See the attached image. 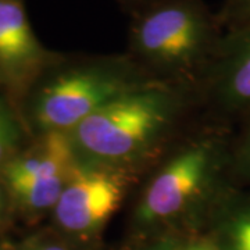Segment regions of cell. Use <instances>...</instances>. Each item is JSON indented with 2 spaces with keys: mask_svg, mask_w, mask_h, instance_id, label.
Segmentation results:
<instances>
[{
  "mask_svg": "<svg viewBox=\"0 0 250 250\" xmlns=\"http://www.w3.org/2000/svg\"><path fill=\"white\" fill-rule=\"evenodd\" d=\"M236 170L243 178L250 181V128L245 135L236 154Z\"/></svg>",
  "mask_w": 250,
  "mask_h": 250,
  "instance_id": "7c38bea8",
  "label": "cell"
},
{
  "mask_svg": "<svg viewBox=\"0 0 250 250\" xmlns=\"http://www.w3.org/2000/svg\"><path fill=\"white\" fill-rule=\"evenodd\" d=\"M218 25L200 0H153L132 24L128 57L145 72L205 71L221 38Z\"/></svg>",
  "mask_w": 250,
  "mask_h": 250,
  "instance_id": "7a4b0ae2",
  "label": "cell"
},
{
  "mask_svg": "<svg viewBox=\"0 0 250 250\" xmlns=\"http://www.w3.org/2000/svg\"><path fill=\"white\" fill-rule=\"evenodd\" d=\"M205 71L220 107L229 113L250 111V21L220 38Z\"/></svg>",
  "mask_w": 250,
  "mask_h": 250,
  "instance_id": "ba28073f",
  "label": "cell"
},
{
  "mask_svg": "<svg viewBox=\"0 0 250 250\" xmlns=\"http://www.w3.org/2000/svg\"><path fill=\"white\" fill-rule=\"evenodd\" d=\"M250 21V0H225L218 22L231 28Z\"/></svg>",
  "mask_w": 250,
  "mask_h": 250,
  "instance_id": "8fae6325",
  "label": "cell"
},
{
  "mask_svg": "<svg viewBox=\"0 0 250 250\" xmlns=\"http://www.w3.org/2000/svg\"><path fill=\"white\" fill-rule=\"evenodd\" d=\"M18 143V129L16 123L4 107L0 103V164H6L16 156Z\"/></svg>",
  "mask_w": 250,
  "mask_h": 250,
  "instance_id": "30bf717a",
  "label": "cell"
},
{
  "mask_svg": "<svg viewBox=\"0 0 250 250\" xmlns=\"http://www.w3.org/2000/svg\"><path fill=\"white\" fill-rule=\"evenodd\" d=\"M124 3H131V4H141V6H146L147 3H150L153 0H121Z\"/></svg>",
  "mask_w": 250,
  "mask_h": 250,
  "instance_id": "9a60e30c",
  "label": "cell"
},
{
  "mask_svg": "<svg viewBox=\"0 0 250 250\" xmlns=\"http://www.w3.org/2000/svg\"><path fill=\"white\" fill-rule=\"evenodd\" d=\"M187 250H220V249H217L215 246L210 245V243H203V242H200V243H195V245L189 246Z\"/></svg>",
  "mask_w": 250,
  "mask_h": 250,
  "instance_id": "5bb4252c",
  "label": "cell"
},
{
  "mask_svg": "<svg viewBox=\"0 0 250 250\" xmlns=\"http://www.w3.org/2000/svg\"><path fill=\"white\" fill-rule=\"evenodd\" d=\"M129 57H99L62 65L39 88L32 118L39 131L70 132L99 108L152 81Z\"/></svg>",
  "mask_w": 250,
  "mask_h": 250,
  "instance_id": "3957f363",
  "label": "cell"
},
{
  "mask_svg": "<svg viewBox=\"0 0 250 250\" xmlns=\"http://www.w3.org/2000/svg\"><path fill=\"white\" fill-rule=\"evenodd\" d=\"M59 60L38 41L22 1L0 0V83L25 89Z\"/></svg>",
  "mask_w": 250,
  "mask_h": 250,
  "instance_id": "52a82bcc",
  "label": "cell"
},
{
  "mask_svg": "<svg viewBox=\"0 0 250 250\" xmlns=\"http://www.w3.org/2000/svg\"><path fill=\"white\" fill-rule=\"evenodd\" d=\"M125 192L120 168L81 164L54 206L56 220L68 232H95L116 213Z\"/></svg>",
  "mask_w": 250,
  "mask_h": 250,
  "instance_id": "8992f818",
  "label": "cell"
},
{
  "mask_svg": "<svg viewBox=\"0 0 250 250\" xmlns=\"http://www.w3.org/2000/svg\"><path fill=\"white\" fill-rule=\"evenodd\" d=\"M81 163L68 132H45L24 152L13 156L1 170L11 199L29 213L54 208Z\"/></svg>",
  "mask_w": 250,
  "mask_h": 250,
  "instance_id": "277c9868",
  "label": "cell"
},
{
  "mask_svg": "<svg viewBox=\"0 0 250 250\" xmlns=\"http://www.w3.org/2000/svg\"><path fill=\"white\" fill-rule=\"evenodd\" d=\"M217 168L218 153L211 142L196 143L177 154L146 188L138 220L154 224L181 214L207 190Z\"/></svg>",
  "mask_w": 250,
  "mask_h": 250,
  "instance_id": "5b68a950",
  "label": "cell"
},
{
  "mask_svg": "<svg viewBox=\"0 0 250 250\" xmlns=\"http://www.w3.org/2000/svg\"><path fill=\"white\" fill-rule=\"evenodd\" d=\"M7 188L4 185V181L0 177V220L1 217L4 215V211H6V205H7Z\"/></svg>",
  "mask_w": 250,
  "mask_h": 250,
  "instance_id": "4fadbf2b",
  "label": "cell"
},
{
  "mask_svg": "<svg viewBox=\"0 0 250 250\" xmlns=\"http://www.w3.org/2000/svg\"><path fill=\"white\" fill-rule=\"evenodd\" d=\"M224 210L221 231L227 250H250V195L231 199Z\"/></svg>",
  "mask_w": 250,
  "mask_h": 250,
  "instance_id": "9c48e42d",
  "label": "cell"
},
{
  "mask_svg": "<svg viewBox=\"0 0 250 250\" xmlns=\"http://www.w3.org/2000/svg\"><path fill=\"white\" fill-rule=\"evenodd\" d=\"M175 113L177 99L152 82L99 108L68 134L88 166L118 168L166 135Z\"/></svg>",
  "mask_w": 250,
  "mask_h": 250,
  "instance_id": "6da1fadb",
  "label": "cell"
},
{
  "mask_svg": "<svg viewBox=\"0 0 250 250\" xmlns=\"http://www.w3.org/2000/svg\"><path fill=\"white\" fill-rule=\"evenodd\" d=\"M36 250H65L60 248V246H56V245H49V246H43V248H39Z\"/></svg>",
  "mask_w": 250,
  "mask_h": 250,
  "instance_id": "2e32d148",
  "label": "cell"
}]
</instances>
